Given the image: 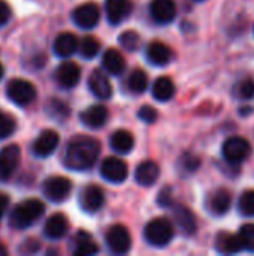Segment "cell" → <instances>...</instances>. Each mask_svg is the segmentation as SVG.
<instances>
[{
	"label": "cell",
	"mask_w": 254,
	"mask_h": 256,
	"mask_svg": "<svg viewBox=\"0 0 254 256\" xmlns=\"http://www.w3.org/2000/svg\"><path fill=\"white\" fill-rule=\"evenodd\" d=\"M100 154V144L97 140L87 135L73 136L66 147L64 165L72 171L90 170Z\"/></svg>",
	"instance_id": "6da1fadb"
},
{
	"label": "cell",
	"mask_w": 254,
	"mask_h": 256,
	"mask_svg": "<svg viewBox=\"0 0 254 256\" xmlns=\"http://www.w3.org/2000/svg\"><path fill=\"white\" fill-rule=\"evenodd\" d=\"M45 213V206L40 200H25L13 207L9 214V224L15 230H25L31 226Z\"/></svg>",
	"instance_id": "7a4b0ae2"
},
{
	"label": "cell",
	"mask_w": 254,
	"mask_h": 256,
	"mask_svg": "<svg viewBox=\"0 0 254 256\" xmlns=\"http://www.w3.org/2000/svg\"><path fill=\"white\" fill-rule=\"evenodd\" d=\"M144 237L148 244L154 248H165L174 238V226L171 220L165 218L153 219L147 224L144 230Z\"/></svg>",
	"instance_id": "3957f363"
},
{
	"label": "cell",
	"mask_w": 254,
	"mask_h": 256,
	"mask_svg": "<svg viewBox=\"0 0 254 256\" xmlns=\"http://www.w3.org/2000/svg\"><path fill=\"white\" fill-rule=\"evenodd\" d=\"M7 98L18 106H27L36 99V87L22 78H13L6 86Z\"/></svg>",
	"instance_id": "277c9868"
},
{
	"label": "cell",
	"mask_w": 254,
	"mask_h": 256,
	"mask_svg": "<svg viewBox=\"0 0 254 256\" xmlns=\"http://www.w3.org/2000/svg\"><path fill=\"white\" fill-rule=\"evenodd\" d=\"M223 158L229 164H241L252 153V144L243 136H231L223 144Z\"/></svg>",
	"instance_id": "5b68a950"
},
{
	"label": "cell",
	"mask_w": 254,
	"mask_h": 256,
	"mask_svg": "<svg viewBox=\"0 0 254 256\" xmlns=\"http://www.w3.org/2000/svg\"><path fill=\"white\" fill-rule=\"evenodd\" d=\"M72 190V182L63 176H52L43 182L42 192L52 202H63Z\"/></svg>",
	"instance_id": "8992f818"
},
{
	"label": "cell",
	"mask_w": 254,
	"mask_h": 256,
	"mask_svg": "<svg viewBox=\"0 0 254 256\" xmlns=\"http://www.w3.org/2000/svg\"><path fill=\"white\" fill-rule=\"evenodd\" d=\"M106 244L109 250L115 255L127 254L132 248V237L129 230L124 225H112L106 232Z\"/></svg>",
	"instance_id": "52a82bcc"
},
{
	"label": "cell",
	"mask_w": 254,
	"mask_h": 256,
	"mask_svg": "<svg viewBox=\"0 0 254 256\" xmlns=\"http://www.w3.org/2000/svg\"><path fill=\"white\" fill-rule=\"evenodd\" d=\"M100 174L106 182L114 183V184H120L127 178L129 168H127V164L124 160H121L120 158L111 156V158H106L102 162Z\"/></svg>",
	"instance_id": "ba28073f"
},
{
	"label": "cell",
	"mask_w": 254,
	"mask_h": 256,
	"mask_svg": "<svg viewBox=\"0 0 254 256\" xmlns=\"http://www.w3.org/2000/svg\"><path fill=\"white\" fill-rule=\"evenodd\" d=\"M72 18H73V21H75V24L78 27H81L84 30H91V28H94L99 24L100 10H99V8H97L96 3L87 2V3L79 4L73 10Z\"/></svg>",
	"instance_id": "9c48e42d"
},
{
	"label": "cell",
	"mask_w": 254,
	"mask_h": 256,
	"mask_svg": "<svg viewBox=\"0 0 254 256\" xmlns=\"http://www.w3.org/2000/svg\"><path fill=\"white\" fill-rule=\"evenodd\" d=\"M21 148L16 144H9L0 152V182H6L12 177L19 165Z\"/></svg>",
	"instance_id": "30bf717a"
},
{
	"label": "cell",
	"mask_w": 254,
	"mask_h": 256,
	"mask_svg": "<svg viewBox=\"0 0 254 256\" xmlns=\"http://www.w3.org/2000/svg\"><path fill=\"white\" fill-rule=\"evenodd\" d=\"M105 202V194L97 184L85 186L79 194V206L87 213H96L102 208Z\"/></svg>",
	"instance_id": "8fae6325"
},
{
	"label": "cell",
	"mask_w": 254,
	"mask_h": 256,
	"mask_svg": "<svg viewBox=\"0 0 254 256\" xmlns=\"http://www.w3.org/2000/svg\"><path fill=\"white\" fill-rule=\"evenodd\" d=\"M58 142H60L58 134L52 129H46L40 132V135L34 140L31 146L33 154L37 158H48L55 152V148L58 147Z\"/></svg>",
	"instance_id": "7c38bea8"
},
{
	"label": "cell",
	"mask_w": 254,
	"mask_h": 256,
	"mask_svg": "<svg viewBox=\"0 0 254 256\" xmlns=\"http://www.w3.org/2000/svg\"><path fill=\"white\" fill-rule=\"evenodd\" d=\"M54 76H55L57 84H58L61 88L69 90V88L76 87V84L79 82L81 69H79V66H78L76 63H73V62H63V63L57 68Z\"/></svg>",
	"instance_id": "4fadbf2b"
},
{
	"label": "cell",
	"mask_w": 254,
	"mask_h": 256,
	"mask_svg": "<svg viewBox=\"0 0 254 256\" xmlns=\"http://www.w3.org/2000/svg\"><path fill=\"white\" fill-rule=\"evenodd\" d=\"M150 14L159 24H169L177 15V6L174 0H153L150 4Z\"/></svg>",
	"instance_id": "5bb4252c"
},
{
	"label": "cell",
	"mask_w": 254,
	"mask_h": 256,
	"mask_svg": "<svg viewBox=\"0 0 254 256\" xmlns=\"http://www.w3.org/2000/svg\"><path fill=\"white\" fill-rule=\"evenodd\" d=\"M88 88L100 100H108L112 96V84H111L109 78L100 70H93L90 74Z\"/></svg>",
	"instance_id": "9a60e30c"
},
{
	"label": "cell",
	"mask_w": 254,
	"mask_h": 256,
	"mask_svg": "<svg viewBox=\"0 0 254 256\" xmlns=\"http://www.w3.org/2000/svg\"><path fill=\"white\" fill-rule=\"evenodd\" d=\"M132 9H133V4L130 0H106L105 2L106 16L111 24L123 22L130 15Z\"/></svg>",
	"instance_id": "2e32d148"
},
{
	"label": "cell",
	"mask_w": 254,
	"mask_h": 256,
	"mask_svg": "<svg viewBox=\"0 0 254 256\" xmlns=\"http://www.w3.org/2000/svg\"><path fill=\"white\" fill-rule=\"evenodd\" d=\"M232 204V196L231 192L226 189H217L213 194H210L207 200V207L211 214L214 216H223L229 212Z\"/></svg>",
	"instance_id": "e0dca14e"
},
{
	"label": "cell",
	"mask_w": 254,
	"mask_h": 256,
	"mask_svg": "<svg viewBox=\"0 0 254 256\" xmlns=\"http://www.w3.org/2000/svg\"><path fill=\"white\" fill-rule=\"evenodd\" d=\"M108 116H109V112L105 105H91L81 112L79 118H81L82 124H85L87 128L99 129L106 123Z\"/></svg>",
	"instance_id": "ac0fdd59"
},
{
	"label": "cell",
	"mask_w": 254,
	"mask_h": 256,
	"mask_svg": "<svg viewBox=\"0 0 254 256\" xmlns=\"http://www.w3.org/2000/svg\"><path fill=\"white\" fill-rule=\"evenodd\" d=\"M159 177H160V168L153 160H145L139 164L135 171V180L138 182V184L145 188H151L159 180Z\"/></svg>",
	"instance_id": "d6986e66"
},
{
	"label": "cell",
	"mask_w": 254,
	"mask_h": 256,
	"mask_svg": "<svg viewBox=\"0 0 254 256\" xmlns=\"http://www.w3.org/2000/svg\"><path fill=\"white\" fill-rule=\"evenodd\" d=\"M67 231H69V222H67V218L61 213H55L49 216L43 226V234L51 240L63 238Z\"/></svg>",
	"instance_id": "ffe728a7"
},
{
	"label": "cell",
	"mask_w": 254,
	"mask_h": 256,
	"mask_svg": "<svg viewBox=\"0 0 254 256\" xmlns=\"http://www.w3.org/2000/svg\"><path fill=\"white\" fill-rule=\"evenodd\" d=\"M172 214H174V220L186 236H192L196 232V218L186 206L181 204L172 206Z\"/></svg>",
	"instance_id": "44dd1931"
},
{
	"label": "cell",
	"mask_w": 254,
	"mask_h": 256,
	"mask_svg": "<svg viewBox=\"0 0 254 256\" xmlns=\"http://www.w3.org/2000/svg\"><path fill=\"white\" fill-rule=\"evenodd\" d=\"M147 58L154 66H165L172 60V51L166 44L154 40L147 46Z\"/></svg>",
	"instance_id": "7402d4cb"
},
{
	"label": "cell",
	"mask_w": 254,
	"mask_h": 256,
	"mask_svg": "<svg viewBox=\"0 0 254 256\" xmlns=\"http://www.w3.org/2000/svg\"><path fill=\"white\" fill-rule=\"evenodd\" d=\"M78 48H79L78 38H76L73 33H69V32L60 33V34L55 38L54 45H52V50H54L55 56H58V57H69V56H72Z\"/></svg>",
	"instance_id": "603a6c76"
},
{
	"label": "cell",
	"mask_w": 254,
	"mask_h": 256,
	"mask_svg": "<svg viewBox=\"0 0 254 256\" xmlns=\"http://www.w3.org/2000/svg\"><path fill=\"white\" fill-rule=\"evenodd\" d=\"M102 64H103V68H105V70L108 74H111V75H120L126 69V58H124V56L120 51L111 48V50H108L103 54Z\"/></svg>",
	"instance_id": "cb8c5ba5"
},
{
	"label": "cell",
	"mask_w": 254,
	"mask_h": 256,
	"mask_svg": "<svg viewBox=\"0 0 254 256\" xmlns=\"http://www.w3.org/2000/svg\"><path fill=\"white\" fill-rule=\"evenodd\" d=\"M109 144H111V148L117 153H121V154H126L129 153L133 146H135V138L133 135L126 130V129H120V130H115L112 135H111V140H109Z\"/></svg>",
	"instance_id": "d4e9b609"
},
{
	"label": "cell",
	"mask_w": 254,
	"mask_h": 256,
	"mask_svg": "<svg viewBox=\"0 0 254 256\" xmlns=\"http://www.w3.org/2000/svg\"><path fill=\"white\" fill-rule=\"evenodd\" d=\"M175 94V84L169 76H160L153 84V96L160 102H168Z\"/></svg>",
	"instance_id": "484cf974"
},
{
	"label": "cell",
	"mask_w": 254,
	"mask_h": 256,
	"mask_svg": "<svg viewBox=\"0 0 254 256\" xmlns=\"http://www.w3.org/2000/svg\"><path fill=\"white\" fill-rule=\"evenodd\" d=\"M216 246H217L219 252L226 254V255H232V254H238V252L244 250L240 236H232L228 232L219 234V237L216 240Z\"/></svg>",
	"instance_id": "4316f807"
},
{
	"label": "cell",
	"mask_w": 254,
	"mask_h": 256,
	"mask_svg": "<svg viewBox=\"0 0 254 256\" xmlns=\"http://www.w3.org/2000/svg\"><path fill=\"white\" fill-rule=\"evenodd\" d=\"M97 252H99V248L93 242L91 236L85 231H79L75 237V255L90 256Z\"/></svg>",
	"instance_id": "83f0119b"
},
{
	"label": "cell",
	"mask_w": 254,
	"mask_h": 256,
	"mask_svg": "<svg viewBox=\"0 0 254 256\" xmlns=\"http://www.w3.org/2000/svg\"><path fill=\"white\" fill-rule=\"evenodd\" d=\"M127 87L130 88V92L141 94L147 90L148 87V76L142 69H135L127 80Z\"/></svg>",
	"instance_id": "f1b7e54d"
},
{
	"label": "cell",
	"mask_w": 254,
	"mask_h": 256,
	"mask_svg": "<svg viewBox=\"0 0 254 256\" xmlns=\"http://www.w3.org/2000/svg\"><path fill=\"white\" fill-rule=\"evenodd\" d=\"M100 51V42L93 36H85L79 44V52L84 58H94Z\"/></svg>",
	"instance_id": "f546056e"
},
{
	"label": "cell",
	"mask_w": 254,
	"mask_h": 256,
	"mask_svg": "<svg viewBox=\"0 0 254 256\" xmlns=\"http://www.w3.org/2000/svg\"><path fill=\"white\" fill-rule=\"evenodd\" d=\"M16 129V120L9 114L0 110V140L10 136Z\"/></svg>",
	"instance_id": "4dcf8cb0"
},
{
	"label": "cell",
	"mask_w": 254,
	"mask_h": 256,
	"mask_svg": "<svg viewBox=\"0 0 254 256\" xmlns=\"http://www.w3.org/2000/svg\"><path fill=\"white\" fill-rule=\"evenodd\" d=\"M121 46L127 51H136L139 46H141V38L136 32L133 30H127V32H123L118 38Z\"/></svg>",
	"instance_id": "1f68e13d"
},
{
	"label": "cell",
	"mask_w": 254,
	"mask_h": 256,
	"mask_svg": "<svg viewBox=\"0 0 254 256\" xmlns=\"http://www.w3.org/2000/svg\"><path fill=\"white\" fill-rule=\"evenodd\" d=\"M240 213L246 218H254V190H246L238 204Z\"/></svg>",
	"instance_id": "d6a6232c"
},
{
	"label": "cell",
	"mask_w": 254,
	"mask_h": 256,
	"mask_svg": "<svg viewBox=\"0 0 254 256\" xmlns=\"http://www.w3.org/2000/svg\"><path fill=\"white\" fill-rule=\"evenodd\" d=\"M244 250L253 252L254 250V224H246L240 228L238 232Z\"/></svg>",
	"instance_id": "836d02e7"
},
{
	"label": "cell",
	"mask_w": 254,
	"mask_h": 256,
	"mask_svg": "<svg viewBox=\"0 0 254 256\" xmlns=\"http://www.w3.org/2000/svg\"><path fill=\"white\" fill-rule=\"evenodd\" d=\"M238 96L244 100L254 98V80L247 78V80L241 81V84L238 86Z\"/></svg>",
	"instance_id": "e575fe53"
},
{
	"label": "cell",
	"mask_w": 254,
	"mask_h": 256,
	"mask_svg": "<svg viewBox=\"0 0 254 256\" xmlns=\"http://www.w3.org/2000/svg\"><path fill=\"white\" fill-rule=\"evenodd\" d=\"M138 117H139L142 122H145L147 124H153V123L157 120L159 114H157V111H156L153 106L144 105V106H141V110H139V112H138Z\"/></svg>",
	"instance_id": "d590c367"
},
{
	"label": "cell",
	"mask_w": 254,
	"mask_h": 256,
	"mask_svg": "<svg viewBox=\"0 0 254 256\" xmlns=\"http://www.w3.org/2000/svg\"><path fill=\"white\" fill-rule=\"evenodd\" d=\"M10 15H12V12H10L9 4L4 0H0V27L9 22Z\"/></svg>",
	"instance_id": "8d00e7d4"
},
{
	"label": "cell",
	"mask_w": 254,
	"mask_h": 256,
	"mask_svg": "<svg viewBox=\"0 0 254 256\" xmlns=\"http://www.w3.org/2000/svg\"><path fill=\"white\" fill-rule=\"evenodd\" d=\"M7 204H9L7 195H4V194L0 192V219H1L3 214H4V212H6V208H7Z\"/></svg>",
	"instance_id": "74e56055"
},
{
	"label": "cell",
	"mask_w": 254,
	"mask_h": 256,
	"mask_svg": "<svg viewBox=\"0 0 254 256\" xmlns=\"http://www.w3.org/2000/svg\"><path fill=\"white\" fill-rule=\"evenodd\" d=\"M7 255V249L3 246V244H0V256H6Z\"/></svg>",
	"instance_id": "f35d334b"
},
{
	"label": "cell",
	"mask_w": 254,
	"mask_h": 256,
	"mask_svg": "<svg viewBox=\"0 0 254 256\" xmlns=\"http://www.w3.org/2000/svg\"><path fill=\"white\" fill-rule=\"evenodd\" d=\"M3 74H4V68H3V64L0 63V80H1V76H3Z\"/></svg>",
	"instance_id": "ab89813d"
},
{
	"label": "cell",
	"mask_w": 254,
	"mask_h": 256,
	"mask_svg": "<svg viewBox=\"0 0 254 256\" xmlns=\"http://www.w3.org/2000/svg\"><path fill=\"white\" fill-rule=\"evenodd\" d=\"M198 2H202V0H198Z\"/></svg>",
	"instance_id": "60d3db41"
}]
</instances>
